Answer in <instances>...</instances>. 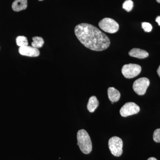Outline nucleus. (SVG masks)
Instances as JSON below:
<instances>
[{
	"instance_id": "obj_1",
	"label": "nucleus",
	"mask_w": 160,
	"mask_h": 160,
	"mask_svg": "<svg viewBox=\"0 0 160 160\" xmlns=\"http://www.w3.org/2000/svg\"><path fill=\"white\" fill-rule=\"evenodd\" d=\"M75 34L85 47L91 50L101 51L109 48V37L95 26L87 23H81L76 26Z\"/></svg>"
},
{
	"instance_id": "obj_2",
	"label": "nucleus",
	"mask_w": 160,
	"mask_h": 160,
	"mask_svg": "<svg viewBox=\"0 0 160 160\" xmlns=\"http://www.w3.org/2000/svg\"><path fill=\"white\" fill-rule=\"evenodd\" d=\"M77 145L81 151L84 154L90 153L92 150V143L88 132L84 130L81 129L77 133Z\"/></svg>"
},
{
	"instance_id": "obj_3",
	"label": "nucleus",
	"mask_w": 160,
	"mask_h": 160,
	"mask_svg": "<svg viewBox=\"0 0 160 160\" xmlns=\"http://www.w3.org/2000/svg\"><path fill=\"white\" fill-rule=\"evenodd\" d=\"M99 26L102 30L110 33H114L119 30V26L115 20L110 18H105L100 21Z\"/></svg>"
},
{
	"instance_id": "obj_4",
	"label": "nucleus",
	"mask_w": 160,
	"mask_h": 160,
	"mask_svg": "<svg viewBox=\"0 0 160 160\" xmlns=\"http://www.w3.org/2000/svg\"><path fill=\"white\" fill-rule=\"evenodd\" d=\"M122 140L118 137L110 138L108 142L109 149L112 154L116 157H120L123 152Z\"/></svg>"
},
{
	"instance_id": "obj_5",
	"label": "nucleus",
	"mask_w": 160,
	"mask_h": 160,
	"mask_svg": "<svg viewBox=\"0 0 160 160\" xmlns=\"http://www.w3.org/2000/svg\"><path fill=\"white\" fill-rule=\"evenodd\" d=\"M142 67L135 64H126L123 66L122 69V73L126 78H132L140 74Z\"/></svg>"
},
{
	"instance_id": "obj_6",
	"label": "nucleus",
	"mask_w": 160,
	"mask_h": 160,
	"mask_svg": "<svg viewBox=\"0 0 160 160\" xmlns=\"http://www.w3.org/2000/svg\"><path fill=\"white\" fill-rule=\"evenodd\" d=\"M150 84L149 79L146 78H141L136 80L133 84V90L139 95H143L146 93L147 88Z\"/></svg>"
},
{
	"instance_id": "obj_7",
	"label": "nucleus",
	"mask_w": 160,
	"mask_h": 160,
	"mask_svg": "<svg viewBox=\"0 0 160 160\" xmlns=\"http://www.w3.org/2000/svg\"><path fill=\"white\" fill-rule=\"evenodd\" d=\"M139 106L136 103L130 102L126 103L120 110V114L123 117H127L129 116L137 114L139 112Z\"/></svg>"
},
{
	"instance_id": "obj_8",
	"label": "nucleus",
	"mask_w": 160,
	"mask_h": 160,
	"mask_svg": "<svg viewBox=\"0 0 160 160\" xmlns=\"http://www.w3.org/2000/svg\"><path fill=\"white\" fill-rule=\"evenodd\" d=\"M18 51L22 55L30 57H37L40 55L39 49L32 46H27L20 47L19 48Z\"/></svg>"
},
{
	"instance_id": "obj_9",
	"label": "nucleus",
	"mask_w": 160,
	"mask_h": 160,
	"mask_svg": "<svg viewBox=\"0 0 160 160\" xmlns=\"http://www.w3.org/2000/svg\"><path fill=\"white\" fill-rule=\"evenodd\" d=\"M129 55L132 57L144 59L149 56V53L147 51L138 48L132 49L129 52Z\"/></svg>"
},
{
	"instance_id": "obj_10",
	"label": "nucleus",
	"mask_w": 160,
	"mask_h": 160,
	"mask_svg": "<svg viewBox=\"0 0 160 160\" xmlns=\"http://www.w3.org/2000/svg\"><path fill=\"white\" fill-rule=\"evenodd\" d=\"M108 95L109 100L113 102L118 101L121 97L119 91L114 87H109L108 88Z\"/></svg>"
},
{
	"instance_id": "obj_11",
	"label": "nucleus",
	"mask_w": 160,
	"mask_h": 160,
	"mask_svg": "<svg viewBox=\"0 0 160 160\" xmlns=\"http://www.w3.org/2000/svg\"><path fill=\"white\" fill-rule=\"evenodd\" d=\"M12 9L14 11L19 12L26 9L27 7V0H15L12 4Z\"/></svg>"
},
{
	"instance_id": "obj_12",
	"label": "nucleus",
	"mask_w": 160,
	"mask_h": 160,
	"mask_svg": "<svg viewBox=\"0 0 160 160\" xmlns=\"http://www.w3.org/2000/svg\"><path fill=\"white\" fill-rule=\"evenodd\" d=\"M99 102L97 98L94 96H92L89 98V102L87 104V109L89 112H94L95 110L99 106Z\"/></svg>"
},
{
	"instance_id": "obj_13",
	"label": "nucleus",
	"mask_w": 160,
	"mask_h": 160,
	"mask_svg": "<svg viewBox=\"0 0 160 160\" xmlns=\"http://www.w3.org/2000/svg\"><path fill=\"white\" fill-rule=\"evenodd\" d=\"M33 42H32V46L34 48L38 49L42 47L44 44V40L40 37H34L32 38Z\"/></svg>"
},
{
	"instance_id": "obj_14",
	"label": "nucleus",
	"mask_w": 160,
	"mask_h": 160,
	"mask_svg": "<svg viewBox=\"0 0 160 160\" xmlns=\"http://www.w3.org/2000/svg\"><path fill=\"white\" fill-rule=\"evenodd\" d=\"M17 45L19 47L27 46L28 42L27 38L25 36H18L16 38Z\"/></svg>"
},
{
	"instance_id": "obj_15",
	"label": "nucleus",
	"mask_w": 160,
	"mask_h": 160,
	"mask_svg": "<svg viewBox=\"0 0 160 160\" xmlns=\"http://www.w3.org/2000/svg\"><path fill=\"white\" fill-rule=\"evenodd\" d=\"M133 6V3L131 0H126L123 4V9L127 12H130L132 9Z\"/></svg>"
},
{
	"instance_id": "obj_16",
	"label": "nucleus",
	"mask_w": 160,
	"mask_h": 160,
	"mask_svg": "<svg viewBox=\"0 0 160 160\" xmlns=\"http://www.w3.org/2000/svg\"><path fill=\"white\" fill-rule=\"evenodd\" d=\"M153 139L156 142H160V129L155 130L153 134Z\"/></svg>"
},
{
	"instance_id": "obj_17",
	"label": "nucleus",
	"mask_w": 160,
	"mask_h": 160,
	"mask_svg": "<svg viewBox=\"0 0 160 160\" xmlns=\"http://www.w3.org/2000/svg\"><path fill=\"white\" fill-rule=\"evenodd\" d=\"M142 28L146 32H150L152 29V26L150 23L148 22L142 23Z\"/></svg>"
},
{
	"instance_id": "obj_18",
	"label": "nucleus",
	"mask_w": 160,
	"mask_h": 160,
	"mask_svg": "<svg viewBox=\"0 0 160 160\" xmlns=\"http://www.w3.org/2000/svg\"><path fill=\"white\" fill-rule=\"evenodd\" d=\"M156 22H158L159 26H160V16H158L156 19Z\"/></svg>"
},
{
	"instance_id": "obj_19",
	"label": "nucleus",
	"mask_w": 160,
	"mask_h": 160,
	"mask_svg": "<svg viewBox=\"0 0 160 160\" xmlns=\"http://www.w3.org/2000/svg\"><path fill=\"white\" fill-rule=\"evenodd\" d=\"M157 72L159 76V77L160 78V66H159L158 68Z\"/></svg>"
},
{
	"instance_id": "obj_20",
	"label": "nucleus",
	"mask_w": 160,
	"mask_h": 160,
	"mask_svg": "<svg viewBox=\"0 0 160 160\" xmlns=\"http://www.w3.org/2000/svg\"><path fill=\"white\" fill-rule=\"evenodd\" d=\"M147 160H158L156 158H153V157H151V158H149Z\"/></svg>"
},
{
	"instance_id": "obj_21",
	"label": "nucleus",
	"mask_w": 160,
	"mask_h": 160,
	"mask_svg": "<svg viewBox=\"0 0 160 160\" xmlns=\"http://www.w3.org/2000/svg\"><path fill=\"white\" fill-rule=\"evenodd\" d=\"M158 3H160V0H156Z\"/></svg>"
},
{
	"instance_id": "obj_22",
	"label": "nucleus",
	"mask_w": 160,
	"mask_h": 160,
	"mask_svg": "<svg viewBox=\"0 0 160 160\" xmlns=\"http://www.w3.org/2000/svg\"><path fill=\"white\" fill-rule=\"evenodd\" d=\"M39 1H42V0H39Z\"/></svg>"
}]
</instances>
